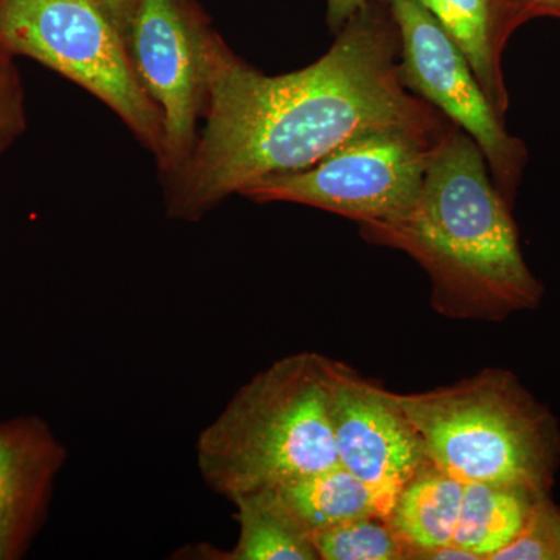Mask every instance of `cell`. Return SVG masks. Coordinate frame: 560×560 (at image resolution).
<instances>
[{
  "label": "cell",
  "instance_id": "cell-1",
  "mask_svg": "<svg viewBox=\"0 0 560 560\" xmlns=\"http://www.w3.org/2000/svg\"><path fill=\"white\" fill-rule=\"evenodd\" d=\"M399 61V28L388 0L357 11L318 61L283 75L246 65L213 33L206 127L171 178L168 213L198 220L259 180L313 167L364 132L451 127L405 88Z\"/></svg>",
  "mask_w": 560,
  "mask_h": 560
},
{
  "label": "cell",
  "instance_id": "cell-2",
  "mask_svg": "<svg viewBox=\"0 0 560 560\" xmlns=\"http://www.w3.org/2000/svg\"><path fill=\"white\" fill-rule=\"evenodd\" d=\"M360 234L410 254L429 275L431 305L447 318L500 320L539 307L544 296L523 259L512 206L480 147L455 125L438 143L415 205L360 224Z\"/></svg>",
  "mask_w": 560,
  "mask_h": 560
},
{
  "label": "cell",
  "instance_id": "cell-3",
  "mask_svg": "<svg viewBox=\"0 0 560 560\" xmlns=\"http://www.w3.org/2000/svg\"><path fill=\"white\" fill-rule=\"evenodd\" d=\"M327 357H283L242 386L201 431L197 464L234 501L337 466L327 410Z\"/></svg>",
  "mask_w": 560,
  "mask_h": 560
},
{
  "label": "cell",
  "instance_id": "cell-4",
  "mask_svg": "<svg viewBox=\"0 0 560 560\" xmlns=\"http://www.w3.org/2000/svg\"><path fill=\"white\" fill-rule=\"evenodd\" d=\"M397 399L431 463L453 477L550 495L560 466L558 420L511 371L490 368Z\"/></svg>",
  "mask_w": 560,
  "mask_h": 560
},
{
  "label": "cell",
  "instance_id": "cell-5",
  "mask_svg": "<svg viewBox=\"0 0 560 560\" xmlns=\"http://www.w3.org/2000/svg\"><path fill=\"white\" fill-rule=\"evenodd\" d=\"M0 50L57 70L109 106L151 153L164 149V119L130 49L94 0H0Z\"/></svg>",
  "mask_w": 560,
  "mask_h": 560
},
{
  "label": "cell",
  "instance_id": "cell-6",
  "mask_svg": "<svg viewBox=\"0 0 560 560\" xmlns=\"http://www.w3.org/2000/svg\"><path fill=\"white\" fill-rule=\"evenodd\" d=\"M393 127L342 143L305 171L253 184L243 197L296 202L357 221L396 219L415 205L438 143L451 130Z\"/></svg>",
  "mask_w": 560,
  "mask_h": 560
},
{
  "label": "cell",
  "instance_id": "cell-7",
  "mask_svg": "<svg viewBox=\"0 0 560 560\" xmlns=\"http://www.w3.org/2000/svg\"><path fill=\"white\" fill-rule=\"evenodd\" d=\"M399 28L401 83L480 147L504 200L514 202L528 150L508 132L469 60L441 22L418 0H388Z\"/></svg>",
  "mask_w": 560,
  "mask_h": 560
},
{
  "label": "cell",
  "instance_id": "cell-8",
  "mask_svg": "<svg viewBox=\"0 0 560 560\" xmlns=\"http://www.w3.org/2000/svg\"><path fill=\"white\" fill-rule=\"evenodd\" d=\"M212 35L183 0H138L128 49L143 90L164 119L160 164L171 178L189 161L198 140Z\"/></svg>",
  "mask_w": 560,
  "mask_h": 560
},
{
  "label": "cell",
  "instance_id": "cell-9",
  "mask_svg": "<svg viewBox=\"0 0 560 560\" xmlns=\"http://www.w3.org/2000/svg\"><path fill=\"white\" fill-rule=\"evenodd\" d=\"M327 410L338 463L381 500L386 517L404 486L429 460L396 393L327 359Z\"/></svg>",
  "mask_w": 560,
  "mask_h": 560
},
{
  "label": "cell",
  "instance_id": "cell-10",
  "mask_svg": "<svg viewBox=\"0 0 560 560\" xmlns=\"http://www.w3.org/2000/svg\"><path fill=\"white\" fill-rule=\"evenodd\" d=\"M68 458L65 445L36 416L0 423V534L27 550L49 510Z\"/></svg>",
  "mask_w": 560,
  "mask_h": 560
},
{
  "label": "cell",
  "instance_id": "cell-11",
  "mask_svg": "<svg viewBox=\"0 0 560 560\" xmlns=\"http://www.w3.org/2000/svg\"><path fill=\"white\" fill-rule=\"evenodd\" d=\"M458 44L480 81L490 105L506 116L510 94L503 51L512 33L534 18L529 0H418Z\"/></svg>",
  "mask_w": 560,
  "mask_h": 560
},
{
  "label": "cell",
  "instance_id": "cell-12",
  "mask_svg": "<svg viewBox=\"0 0 560 560\" xmlns=\"http://www.w3.org/2000/svg\"><path fill=\"white\" fill-rule=\"evenodd\" d=\"M261 492H267L308 536L370 515L386 517L374 490L341 464Z\"/></svg>",
  "mask_w": 560,
  "mask_h": 560
},
{
  "label": "cell",
  "instance_id": "cell-13",
  "mask_svg": "<svg viewBox=\"0 0 560 560\" xmlns=\"http://www.w3.org/2000/svg\"><path fill=\"white\" fill-rule=\"evenodd\" d=\"M464 482L427 460L400 490L388 522L407 544L408 558L416 551L451 545L458 526Z\"/></svg>",
  "mask_w": 560,
  "mask_h": 560
},
{
  "label": "cell",
  "instance_id": "cell-14",
  "mask_svg": "<svg viewBox=\"0 0 560 560\" xmlns=\"http://www.w3.org/2000/svg\"><path fill=\"white\" fill-rule=\"evenodd\" d=\"M539 493L518 486L464 482L458 526L453 545L492 560L511 544L541 499Z\"/></svg>",
  "mask_w": 560,
  "mask_h": 560
},
{
  "label": "cell",
  "instance_id": "cell-15",
  "mask_svg": "<svg viewBox=\"0 0 560 560\" xmlns=\"http://www.w3.org/2000/svg\"><path fill=\"white\" fill-rule=\"evenodd\" d=\"M241 526L234 550L224 560H318L311 536L301 529L267 492L232 501Z\"/></svg>",
  "mask_w": 560,
  "mask_h": 560
},
{
  "label": "cell",
  "instance_id": "cell-16",
  "mask_svg": "<svg viewBox=\"0 0 560 560\" xmlns=\"http://www.w3.org/2000/svg\"><path fill=\"white\" fill-rule=\"evenodd\" d=\"M323 560H405L408 547L388 518L381 515L357 518L311 536Z\"/></svg>",
  "mask_w": 560,
  "mask_h": 560
},
{
  "label": "cell",
  "instance_id": "cell-17",
  "mask_svg": "<svg viewBox=\"0 0 560 560\" xmlns=\"http://www.w3.org/2000/svg\"><path fill=\"white\" fill-rule=\"evenodd\" d=\"M492 560H560V510L550 495L537 501L518 536Z\"/></svg>",
  "mask_w": 560,
  "mask_h": 560
},
{
  "label": "cell",
  "instance_id": "cell-18",
  "mask_svg": "<svg viewBox=\"0 0 560 560\" xmlns=\"http://www.w3.org/2000/svg\"><path fill=\"white\" fill-rule=\"evenodd\" d=\"M25 130L24 94L9 55H0V153Z\"/></svg>",
  "mask_w": 560,
  "mask_h": 560
},
{
  "label": "cell",
  "instance_id": "cell-19",
  "mask_svg": "<svg viewBox=\"0 0 560 560\" xmlns=\"http://www.w3.org/2000/svg\"><path fill=\"white\" fill-rule=\"evenodd\" d=\"M98 9L113 22L114 27L120 32L124 39H130L132 20H135L138 0H94Z\"/></svg>",
  "mask_w": 560,
  "mask_h": 560
},
{
  "label": "cell",
  "instance_id": "cell-20",
  "mask_svg": "<svg viewBox=\"0 0 560 560\" xmlns=\"http://www.w3.org/2000/svg\"><path fill=\"white\" fill-rule=\"evenodd\" d=\"M370 2L372 0H327V24L330 31L340 32L346 22Z\"/></svg>",
  "mask_w": 560,
  "mask_h": 560
},
{
  "label": "cell",
  "instance_id": "cell-21",
  "mask_svg": "<svg viewBox=\"0 0 560 560\" xmlns=\"http://www.w3.org/2000/svg\"><path fill=\"white\" fill-rule=\"evenodd\" d=\"M412 560H480L474 552L456 547V545H442V547L429 548V550L416 551Z\"/></svg>",
  "mask_w": 560,
  "mask_h": 560
},
{
  "label": "cell",
  "instance_id": "cell-22",
  "mask_svg": "<svg viewBox=\"0 0 560 560\" xmlns=\"http://www.w3.org/2000/svg\"><path fill=\"white\" fill-rule=\"evenodd\" d=\"M25 548L21 547L18 541L0 534V560H13L22 558Z\"/></svg>",
  "mask_w": 560,
  "mask_h": 560
},
{
  "label": "cell",
  "instance_id": "cell-23",
  "mask_svg": "<svg viewBox=\"0 0 560 560\" xmlns=\"http://www.w3.org/2000/svg\"><path fill=\"white\" fill-rule=\"evenodd\" d=\"M537 18H558L560 20V0H529Z\"/></svg>",
  "mask_w": 560,
  "mask_h": 560
},
{
  "label": "cell",
  "instance_id": "cell-24",
  "mask_svg": "<svg viewBox=\"0 0 560 560\" xmlns=\"http://www.w3.org/2000/svg\"><path fill=\"white\" fill-rule=\"evenodd\" d=\"M0 55H7V54H3V51H2V50H0Z\"/></svg>",
  "mask_w": 560,
  "mask_h": 560
}]
</instances>
